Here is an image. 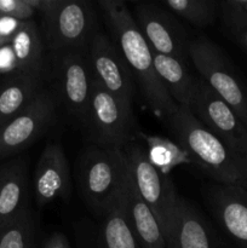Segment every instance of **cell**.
Instances as JSON below:
<instances>
[{"label": "cell", "mask_w": 247, "mask_h": 248, "mask_svg": "<svg viewBox=\"0 0 247 248\" xmlns=\"http://www.w3.org/2000/svg\"><path fill=\"white\" fill-rule=\"evenodd\" d=\"M99 10L110 33L138 85L143 98L157 116L169 120L178 109L160 81L153 62V51L136 24L132 14L120 0H101Z\"/></svg>", "instance_id": "6da1fadb"}, {"label": "cell", "mask_w": 247, "mask_h": 248, "mask_svg": "<svg viewBox=\"0 0 247 248\" xmlns=\"http://www.w3.org/2000/svg\"><path fill=\"white\" fill-rule=\"evenodd\" d=\"M166 123L178 147L216 183L247 188V155L235 152L210 132L188 107L179 106Z\"/></svg>", "instance_id": "7a4b0ae2"}, {"label": "cell", "mask_w": 247, "mask_h": 248, "mask_svg": "<svg viewBox=\"0 0 247 248\" xmlns=\"http://www.w3.org/2000/svg\"><path fill=\"white\" fill-rule=\"evenodd\" d=\"M41 14L40 34L46 52L89 46L96 33V11L86 0H26Z\"/></svg>", "instance_id": "3957f363"}, {"label": "cell", "mask_w": 247, "mask_h": 248, "mask_svg": "<svg viewBox=\"0 0 247 248\" xmlns=\"http://www.w3.org/2000/svg\"><path fill=\"white\" fill-rule=\"evenodd\" d=\"M127 176L124 150L91 145L80 156V195L96 215L103 217L120 196Z\"/></svg>", "instance_id": "277c9868"}, {"label": "cell", "mask_w": 247, "mask_h": 248, "mask_svg": "<svg viewBox=\"0 0 247 248\" xmlns=\"http://www.w3.org/2000/svg\"><path fill=\"white\" fill-rule=\"evenodd\" d=\"M87 47L47 52L44 72V79L52 84L51 91L58 106L81 126L94 80Z\"/></svg>", "instance_id": "5b68a950"}, {"label": "cell", "mask_w": 247, "mask_h": 248, "mask_svg": "<svg viewBox=\"0 0 247 248\" xmlns=\"http://www.w3.org/2000/svg\"><path fill=\"white\" fill-rule=\"evenodd\" d=\"M133 108L127 107L93 80L82 127L92 145L123 150L135 135Z\"/></svg>", "instance_id": "8992f818"}, {"label": "cell", "mask_w": 247, "mask_h": 248, "mask_svg": "<svg viewBox=\"0 0 247 248\" xmlns=\"http://www.w3.org/2000/svg\"><path fill=\"white\" fill-rule=\"evenodd\" d=\"M123 150L131 181L159 222L166 240L179 196L172 182L156 169L140 145L130 143Z\"/></svg>", "instance_id": "52a82bcc"}, {"label": "cell", "mask_w": 247, "mask_h": 248, "mask_svg": "<svg viewBox=\"0 0 247 248\" xmlns=\"http://www.w3.org/2000/svg\"><path fill=\"white\" fill-rule=\"evenodd\" d=\"M189 58L201 79L247 126V91L219 46L205 36H199L189 44Z\"/></svg>", "instance_id": "ba28073f"}, {"label": "cell", "mask_w": 247, "mask_h": 248, "mask_svg": "<svg viewBox=\"0 0 247 248\" xmlns=\"http://www.w3.org/2000/svg\"><path fill=\"white\" fill-rule=\"evenodd\" d=\"M188 108L210 132L228 147L247 155V126L201 78H194Z\"/></svg>", "instance_id": "9c48e42d"}, {"label": "cell", "mask_w": 247, "mask_h": 248, "mask_svg": "<svg viewBox=\"0 0 247 248\" xmlns=\"http://www.w3.org/2000/svg\"><path fill=\"white\" fill-rule=\"evenodd\" d=\"M57 101L44 87L17 116L0 127V160L11 157L41 137L56 118Z\"/></svg>", "instance_id": "30bf717a"}, {"label": "cell", "mask_w": 247, "mask_h": 248, "mask_svg": "<svg viewBox=\"0 0 247 248\" xmlns=\"http://www.w3.org/2000/svg\"><path fill=\"white\" fill-rule=\"evenodd\" d=\"M133 18L152 51L176 58L186 65L191 40L172 12L161 4L139 2L136 5Z\"/></svg>", "instance_id": "8fae6325"}, {"label": "cell", "mask_w": 247, "mask_h": 248, "mask_svg": "<svg viewBox=\"0 0 247 248\" xmlns=\"http://www.w3.org/2000/svg\"><path fill=\"white\" fill-rule=\"evenodd\" d=\"M92 75L113 96L133 108L135 80L124 56L110 36L96 31L87 47Z\"/></svg>", "instance_id": "7c38bea8"}, {"label": "cell", "mask_w": 247, "mask_h": 248, "mask_svg": "<svg viewBox=\"0 0 247 248\" xmlns=\"http://www.w3.org/2000/svg\"><path fill=\"white\" fill-rule=\"evenodd\" d=\"M203 196L225 234L239 248H247V188L208 184Z\"/></svg>", "instance_id": "4fadbf2b"}, {"label": "cell", "mask_w": 247, "mask_h": 248, "mask_svg": "<svg viewBox=\"0 0 247 248\" xmlns=\"http://www.w3.org/2000/svg\"><path fill=\"white\" fill-rule=\"evenodd\" d=\"M33 189L40 207L69 196L72 189L69 162L58 143H48L44 148L34 172Z\"/></svg>", "instance_id": "5bb4252c"}, {"label": "cell", "mask_w": 247, "mask_h": 248, "mask_svg": "<svg viewBox=\"0 0 247 248\" xmlns=\"http://www.w3.org/2000/svg\"><path fill=\"white\" fill-rule=\"evenodd\" d=\"M166 248H220L207 220L189 201L178 198Z\"/></svg>", "instance_id": "9a60e30c"}, {"label": "cell", "mask_w": 247, "mask_h": 248, "mask_svg": "<svg viewBox=\"0 0 247 248\" xmlns=\"http://www.w3.org/2000/svg\"><path fill=\"white\" fill-rule=\"evenodd\" d=\"M29 170L24 157L0 167V229L28 211Z\"/></svg>", "instance_id": "2e32d148"}, {"label": "cell", "mask_w": 247, "mask_h": 248, "mask_svg": "<svg viewBox=\"0 0 247 248\" xmlns=\"http://www.w3.org/2000/svg\"><path fill=\"white\" fill-rule=\"evenodd\" d=\"M12 74L43 77L45 72V47L40 29L34 21L21 22L9 43Z\"/></svg>", "instance_id": "e0dca14e"}, {"label": "cell", "mask_w": 247, "mask_h": 248, "mask_svg": "<svg viewBox=\"0 0 247 248\" xmlns=\"http://www.w3.org/2000/svg\"><path fill=\"white\" fill-rule=\"evenodd\" d=\"M126 207L133 232L142 248H166L164 232L152 210L136 190L131 177L126 176L124 186Z\"/></svg>", "instance_id": "ac0fdd59"}, {"label": "cell", "mask_w": 247, "mask_h": 248, "mask_svg": "<svg viewBox=\"0 0 247 248\" xmlns=\"http://www.w3.org/2000/svg\"><path fill=\"white\" fill-rule=\"evenodd\" d=\"M44 78L10 74L0 81V127L18 115L44 89Z\"/></svg>", "instance_id": "d6986e66"}, {"label": "cell", "mask_w": 247, "mask_h": 248, "mask_svg": "<svg viewBox=\"0 0 247 248\" xmlns=\"http://www.w3.org/2000/svg\"><path fill=\"white\" fill-rule=\"evenodd\" d=\"M94 248H142L128 218L124 188L110 210L103 216Z\"/></svg>", "instance_id": "ffe728a7"}, {"label": "cell", "mask_w": 247, "mask_h": 248, "mask_svg": "<svg viewBox=\"0 0 247 248\" xmlns=\"http://www.w3.org/2000/svg\"><path fill=\"white\" fill-rule=\"evenodd\" d=\"M155 72L171 98L178 106L188 107L189 97L193 89L194 78L186 70V65L170 56L153 51Z\"/></svg>", "instance_id": "44dd1931"}, {"label": "cell", "mask_w": 247, "mask_h": 248, "mask_svg": "<svg viewBox=\"0 0 247 248\" xmlns=\"http://www.w3.org/2000/svg\"><path fill=\"white\" fill-rule=\"evenodd\" d=\"M160 4L198 28H205L212 24L219 7L218 2L210 0H166Z\"/></svg>", "instance_id": "7402d4cb"}, {"label": "cell", "mask_w": 247, "mask_h": 248, "mask_svg": "<svg viewBox=\"0 0 247 248\" xmlns=\"http://www.w3.org/2000/svg\"><path fill=\"white\" fill-rule=\"evenodd\" d=\"M35 244V220L29 210L0 229V248H36Z\"/></svg>", "instance_id": "603a6c76"}, {"label": "cell", "mask_w": 247, "mask_h": 248, "mask_svg": "<svg viewBox=\"0 0 247 248\" xmlns=\"http://www.w3.org/2000/svg\"><path fill=\"white\" fill-rule=\"evenodd\" d=\"M218 12L230 39L247 51V10L237 0H228L220 2Z\"/></svg>", "instance_id": "cb8c5ba5"}, {"label": "cell", "mask_w": 247, "mask_h": 248, "mask_svg": "<svg viewBox=\"0 0 247 248\" xmlns=\"http://www.w3.org/2000/svg\"><path fill=\"white\" fill-rule=\"evenodd\" d=\"M150 143H152V148H150V152L148 153V156H149L150 161L162 173H164L165 167L170 170L183 161L181 154H177L179 147H174V144H171L167 140H157L155 138H152Z\"/></svg>", "instance_id": "d4e9b609"}, {"label": "cell", "mask_w": 247, "mask_h": 248, "mask_svg": "<svg viewBox=\"0 0 247 248\" xmlns=\"http://www.w3.org/2000/svg\"><path fill=\"white\" fill-rule=\"evenodd\" d=\"M35 11L26 0H0V16L16 19L18 22L31 21Z\"/></svg>", "instance_id": "484cf974"}, {"label": "cell", "mask_w": 247, "mask_h": 248, "mask_svg": "<svg viewBox=\"0 0 247 248\" xmlns=\"http://www.w3.org/2000/svg\"><path fill=\"white\" fill-rule=\"evenodd\" d=\"M41 248H70V245L64 235L61 234V232H52L44 241Z\"/></svg>", "instance_id": "4316f807"}, {"label": "cell", "mask_w": 247, "mask_h": 248, "mask_svg": "<svg viewBox=\"0 0 247 248\" xmlns=\"http://www.w3.org/2000/svg\"><path fill=\"white\" fill-rule=\"evenodd\" d=\"M237 2H239L245 10H247V0H237Z\"/></svg>", "instance_id": "83f0119b"}]
</instances>
